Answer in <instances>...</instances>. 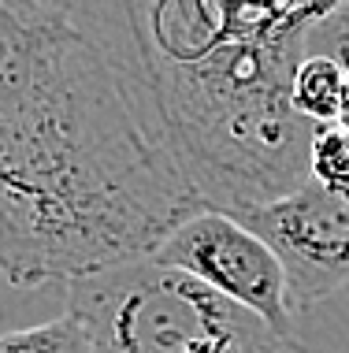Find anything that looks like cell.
<instances>
[{
    "label": "cell",
    "instance_id": "1",
    "mask_svg": "<svg viewBox=\"0 0 349 353\" xmlns=\"http://www.w3.org/2000/svg\"><path fill=\"white\" fill-rule=\"evenodd\" d=\"M197 212L127 4L0 0V275L30 290L149 261Z\"/></svg>",
    "mask_w": 349,
    "mask_h": 353
},
{
    "label": "cell",
    "instance_id": "2",
    "mask_svg": "<svg viewBox=\"0 0 349 353\" xmlns=\"http://www.w3.org/2000/svg\"><path fill=\"white\" fill-rule=\"evenodd\" d=\"M331 4H127L167 152L209 212L242 216L308 183L316 127L290 108Z\"/></svg>",
    "mask_w": 349,
    "mask_h": 353
},
{
    "label": "cell",
    "instance_id": "3",
    "mask_svg": "<svg viewBox=\"0 0 349 353\" xmlns=\"http://www.w3.org/2000/svg\"><path fill=\"white\" fill-rule=\"evenodd\" d=\"M93 353H282L286 342L204 283L153 256L67 283Z\"/></svg>",
    "mask_w": 349,
    "mask_h": 353
},
{
    "label": "cell",
    "instance_id": "4",
    "mask_svg": "<svg viewBox=\"0 0 349 353\" xmlns=\"http://www.w3.org/2000/svg\"><path fill=\"white\" fill-rule=\"evenodd\" d=\"M153 261L204 283L212 294L257 316L271 335L290 346L294 312L286 305V275L275 253L238 219L204 208L160 245Z\"/></svg>",
    "mask_w": 349,
    "mask_h": 353
},
{
    "label": "cell",
    "instance_id": "5",
    "mask_svg": "<svg viewBox=\"0 0 349 353\" xmlns=\"http://www.w3.org/2000/svg\"><path fill=\"white\" fill-rule=\"evenodd\" d=\"M238 219L275 253L286 275L290 312H305L349 286V201L308 179L294 194L249 208Z\"/></svg>",
    "mask_w": 349,
    "mask_h": 353
},
{
    "label": "cell",
    "instance_id": "6",
    "mask_svg": "<svg viewBox=\"0 0 349 353\" xmlns=\"http://www.w3.org/2000/svg\"><path fill=\"white\" fill-rule=\"evenodd\" d=\"M346 71L327 56H305L290 82V108L313 127H331L342 112Z\"/></svg>",
    "mask_w": 349,
    "mask_h": 353
},
{
    "label": "cell",
    "instance_id": "7",
    "mask_svg": "<svg viewBox=\"0 0 349 353\" xmlns=\"http://www.w3.org/2000/svg\"><path fill=\"white\" fill-rule=\"evenodd\" d=\"M0 353H93V339L74 312H60L37 327H15L0 335Z\"/></svg>",
    "mask_w": 349,
    "mask_h": 353
},
{
    "label": "cell",
    "instance_id": "8",
    "mask_svg": "<svg viewBox=\"0 0 349 353\" xmlns=\"http://www.w3.org/2000/svg\"><path fill=\"white\" fill-rule=\"evenodd\" d=\"M308 179L335 197H349V130L338 123L316 127L308 149Z\"/></svg>",
    "mask_w": 349,
    "mask_h": 353
},
{
    "label": "cell",
    "instance_id": "9",
    "mask_svg": "<svg viewBox=\"0 0 349 353\" xmlns=\"http://www.w3.org/2000/svg\"><path fill=\"white\" fill-rule=\"evenodd\" d=\"M305 56H327L349 74V0L346 4H331V12L308 30Z\"/></svg>",
    "mask_w": 349,
    "mask_h": 353
},
{
    "label": "cell",
    "instance_id": "10",
    "mask_svg": "<svg viewBox=\"0 0 349 353\" xmlns=\"http://www.w3.org/2000/svg\"><path fill=\"white\" fill-rule=\"evenodd\" d=\"M338 127L349 130V74H346V93H342V112H338Z\"/></svg>",
    "mask_w": 349,
    "mask_h": 353
},
{
    "label": "cell",
    "instance_id": "11",
    "mask_svg": "<svg viewBox=\"0 0 349 353\" xmlns=\"http://www.w3.org/2000/svg\"><path fill=\"white\" fill-rule=\"evenodd\" d=\"M346 201H349V197H346Z\"/></svg>",
    "mask_w": 349,
    "mask_h": 353
}]
</instances>
